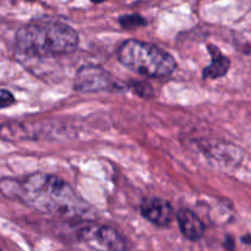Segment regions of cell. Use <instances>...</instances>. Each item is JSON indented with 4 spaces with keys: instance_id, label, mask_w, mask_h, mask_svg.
Listing matches in <instances>:
<instances>
[{
    "instance_id": "cell-9",
    "label": "cell",
    "mask_w": 251,
    "mask_h": 251,
    "mask_svg": "<svg viewBox=\"0 0 251 251\" xmlns=\"http://www.w3.org/2000/svg\"><path fill=\"white\" fill-rule=\"evenodd\" d=\"M119 24L123 28L131 29V28H137V27L146 26L147 21L141 16V15L130 14V15H124V16H120Z\"/></svg>"
},
{
    "instance_id": "cell-7",
    "label": "cell",
    "mask_w": 251,
    "mask_h": 251,
    "mask_svg": "<svg viewBox=\"0 0 251 251\" xmlns=\"http://www.w3.org/2000/svg\"><path fill=\"white\" fill-rule=\"evenodd\" d=\"M176 221H178L179 229H180L181 234L186 239L196 242V240H200L203 237L205 225L193 211L186 210V208L180 210L176 215Z\"/></svg>"
},
{
    "instance_id": "cell-14",
    "label": "cell",
    "mask_w": 251,
    "mask_h": 251,
    "mask_svg": "<svg viewBox=\"0 0 251 251\" xmlns=\"http://www.w3.org/2000/svg\"><path fill=\"white\" fill-rule=\"evenodd\" d=\"M0 251H1V250H0Z\"/></svg>"
},
{
    "instance_id": "cell-4",
    "label": "cell",
    "mask_w": 251,
    "mask_h": 251,
    "mask_svg": "<svg viewBox=\"0 0 251 251\" xmlns=\"http://www.w3.org/2000/svg\"><path fill=\"white\" fill-rule=\"evenodd\" d=\"M80 243L97 251H126L124 237L109 226L95 222H85L76 230Z\"/></svg>"
},
{
    "instance_id": "cell-10",
    "label": "cell",
    "mask_w": 251,
    "mask_h": 251,
    "mask_svg": "<svg viewBox=\"0 0 251 251\" xmlns=\"http://www.w3.org/2000/svg\"><path fill=\"white\" fill-rule=\"evenodd\" d=\"M130 87L135 91V93L140 96V97H146L151 98L153 96V90L151 88V86L149 83L145 82H132Z\"/></svg>"
},
{
    "instance_id": "cell-12",
    "label": "cell",
    "mask_w": 251,
    "mask_h": 251,
    "mask_svg": "<svg viewBox=\"0 0 251 251\" xmlns=\"http://www.w3.org/2000/svg\"><path fill=\"white\" fill-rule=\"evenodd\" d=\"M91 1H93V2H102V1H104V0H91Z\"/></svg>"
},
{
    "instance_id": "cell-11",
    "label": "cell",
    "mask_w": 251,
    "mask_h": 251,
    "mask_svg": "<svg viewBox=\"0 0 251 251\" xmlns=\"http://www.w3.org/2000/svg\"><path fill=\"white\" fill-rule=\"evenodd\" d=\"M15 102H16V100H15L14 95L10 91L5 90V88H0V109L11 107Z\"/></svg>"
},
{
    "instance_id": "cell-5",
    "label": "cell",
    "mask_w": 251,
    "mask_h": 251,
    "mask_svg": "<svg viewBox=\"0 0 251 251\" xmlns=\"http://www.w3.org/2000/svg\"><path fill=\"white\" fill-rule=\"evenodd\" d=\"M124 85H122L112 74L108 73L105 69L96 65H87L78 69L74 82V90L81 93L102 92V91L117 92L122 91Z\"/></svg>"
},
{
    "instance_id": "cell-6",
    "label": "cell",
    "mask_w": 251,
    "mask_h": 251,
    "mask_svg": "<svg viewBox=\"0 0 251 251\" xmlns=\"http://www.w3.org/2000/svg\"><path fill=\"white\" fill-rule=\"evenodd\" d=\"M140 211L145 220L157 227H167L171 225L174 217L173 206L168 201L161 198H152L145 200L141 203Z\"/></svg>"
},
{
    "instance_id": "cell-1",
    "label": "cell",
    "mask_w": 251,
    "mask_h": 251,
    "mask_svg": "<svg viewBox=\"0 0 251 251\" xmlns=\"http://www.w3.org/2000/svg\"><path fill=\"white\" fill-rule=\"evenodd\" d=\"M0 191L38 212L66 220H88L92 207L66 181L51 174L33 173L22 180L4 179Z\"/></svg>"
},
{
    "instance_id": "cell-3",
    "label": "cell",
    "mask_w": 251,
    "mask_h": 251,
    "mask_svg": "<svg viewBox=\"0 0 251 251\" xmlns=\"http://www.w3.org/2000/svg\"><path fill=\"white\" fill-rule=\"evenodd\" d=\"M122 65L141 76L151 78L169 77L176 69V59L158 46L137 39H127L118 49Z\"/></svg>"
},
{
    "instance_id": "cell-13",
    "label": "cell",
    "mask_w": 251,
    "mask_h": 251,
    "mask_svg": "<svg viewBox=\"0 0 251 251\" xmlns=\"http://www.w3.org/2000/svg\"><path fill=\"white\" fill-rule=\"evenodd\" d=\"M27 1H33V0H27Z\"/></svg>"
},
{
    "instance_id": "cell-2",
    "label": "cell",
    "mask_w": 251,
    "mask_h": 251,
    "mask_svg": "<svg viewBox=\"0 0 251 251\" xmlns=\"http://www.w3.org/2000/svg\"><path fill=\"white\" fill-rule=\"evenodd\" d=\"M80 43L78 33L56 20H37L17 29L15 46L32 58H50L74 53Z\"/></svg>"
},
{
    "instance_id": "cell-8",
    "label": "cell",
    "mask_w": 251,
    "mask_h": 251,
    "mask_svg": "<svg viewBox=\"0 0 251 251\" xmlns=\"http://www.w3.org/2000/svg\"><path fill=\"white\" fill-rule=\"evenodd\" d=\"M207 50L211 55V63L203 69L202 77L205 80H217L223 77L230 68V60L213 44H208Z\"/></svg>"
}]
</instances>
